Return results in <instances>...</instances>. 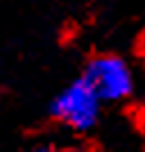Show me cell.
<instances>
[{"label":"cell","instance_id":"1","mask_svg":"<svg viewBox=\"0 0 145 152\" xmlns=\"http://www.w3.org/2000/svg\"><path fill=\"white\" fill-rule=\"evenodd\" d=\"M102 107H104V102L91 89V84L79 75L70 80L68 84H63L55 93V98L50 100V107H48V114L55 123H59L70 132L86 134L100 123Z\"/></svg>","mask_w":145,"mask_h":152},{"label":"cell","instance_id":"2","mask_svg":"<svg viewBox=\"0 0 145 152\" xmlns=\"http://www.w3.org/2000/svg\"><path fill=\"white\" fill-rule=\"evenodd\" d=\"M82 77L104 104L125 102L136 91V75L132 64L116 52H98L88 57L82 68Z\"/></svg>","mask_w":145,"mask_h":152},{"label":"cell","instance_id":"3","mask_svg":"<svg viewBox=\"0 0 145 152\" xmlns=\"http://www.w3.org/2000/svg\"><path fill=\"white\" fill-rule=\"evenodd\" d=\"M25 152H57V148L52 145V143H43V141H39V143H32Z\"/></svg>","mask_w":145,"mask_h":152},{"label":"cell","instance_id":"4","mask_svg":"<svg viewBox=\"0 0 145 152\" xmlns=\"http://www.w3.org/2000/svg\"><path fill=\"white\" fill-rule=\"evenodd\" d=\"M57 152H91L82 145H66V148H57Z\"/></svg>","mask_w":145,"mask_h":152}]
</instances>
